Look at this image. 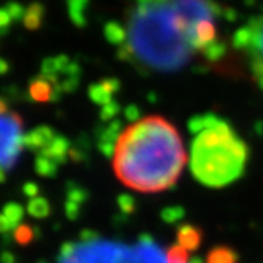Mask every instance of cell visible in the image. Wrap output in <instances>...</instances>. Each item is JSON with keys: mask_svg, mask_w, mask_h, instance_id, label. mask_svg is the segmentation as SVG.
Returning <instances> with one entry per match:
<instances>
[{"mask_svg": "<svg viewBox=\"0 0 263 263\" xmlns=\"http://www.w3.org/2000/svg\"><path fill=\"white\" fill-rule=\"evenodd\" d=\"M200 21L198 0H138L128 14L127 40L118 58L156 71L181 70L197 52Z\"/></svg>", "mask_w": 263, "mask_h": 263, "instance_id": "obj_1", "label": "cell"}, {"mask_svg": "<svg viewBox=\"0 0 263 263\" xmlns=\"http://www.w3.org/2000/svg\"><path fill=\"white\" fill-rule=\"evenodd\" d=\"M185 160L176 127L160 116H147L121 132L112 168L124 185L137 192L156 194L178 182Z\"/></svg>", "mask_w": 263, "mask_h": 263, "instance_id": "obj_2", "label": "cell"}, {"mask_svg": "<svg viewBox=\"0 0 263 263\" xmlns=\"http://www.w3.org/2000/svg\"><path fill=\"white\" fill-rule=\"evenodd\" d=\"M249 157V147L233 127L219 118L211 127L198 132L191 144V172L211 189H222L238 181Z\"/></svg>", "mask_w": 263, "mask_h": 263, "instance_id": "obj_3", "label": "cell"}, {"mask_svg": "<svg viewBox=\"0 0 263 263\" xmlns=\"http://www.w3.org/2000/svg\"><path fill=\"white\" fill-rule=\"evenodd\" d=\"M233 46L248 55L254 81L263 90V14L252 17L233 35Z\"/></svg>", "mask_w": 263, "mask_h": 263, "instance_id": "obj_4", "label": "cell"}, {"mask_svg": "<svg viewBox=\"0 0 263 263\" xmlns=\"http://www.w3.org/2000/svg\"><path fill=\"white\" fill-rule=\"evenodd\" d=\"M55 138V132L48 127V125H40V127H36L35 130L29 132V134L24 135L23 138V143L26 147H29L30 151L33 153H42L43 149L52 143V140Z\"/></svg>", "mask_w": 263, "mask_h": 263, "instance_id": "obj_5", "label": "cell"}, {"mask_svg": "<svg viewBox=\"0 0 263 263\" xmlns=\"http://www.w3.org/2000/svg\"><path fill=\"white\" fill-rule=\"evenodd\" d=\"M176 239H178V244H181V246L189 252L197 251L203 241V230L191 223L179 225L176 229Z\"/></svg>", "mask_w": 263, "mask_h": 263, "instance_id": "obj_6", "label": "cell"}, {"mask_svg": "<svg viewBox=\"0 0 263 263\" xmlns=\"http://www.w3.org/2000/svg\"><path fill=\"white\" fill-rule=\"evenodd\" d=\"M68 153H70V143H68V140L65 137H62V135H55L52 143L48 144L43 149V151L39 153V154L54 160L58 165H62L68 159Z\"/></svg>", "mask_w": 263, "mask_h": 263, "instance_id": "obj_7", "label": "cell"}, {"mask_svg": "<svg viewBox=\"0 0 263 263\" xmlns=\"http://www.w3.org/2000/svg\"><path fill=\"white\" fill-rule=\"evenodd\" d=\"M52 84L49 81H46V78L43 74H39L35 77L29 86V92H30V99L35 102H49L51 100V93H52Z\"/></svg>", "mask_w": 263, "mask_h": 263, "instance_id": "obj_8", "label": "cell"}, {"mask_svg": "<svg viewBox=\"0 0 263 263\" xmlns=\"http://www.w3.org/2000/svg\"><path fill=\"white\" fill-rule=\"evenodd\" d=\"M239 255L229 246H216L206 255V263H238Z\"/></svg>", "mask_w": 263, "mask_h": 263, "instance_id": "obj_9", "label": "cell"}, {"mask_svg": "<svg viewBox=\"0 0 263 263\" xmlns=\"http://www.w3.org/2000/svg\"><path fill=\"white\" fill-rule=\"evenodd\" d=\"M43 14H45V8L42 4L39 2H33L27 11H26V16H24V26L29 29V30H36L42 27V20H43Z\"/></svg>", "mask_w": 263, "mask_h": 263, "instance_id": "obj_10", "label": "cell"}, {"mask_svg": "<svg viewBox=\"0 0 263 263\" xmlns=\"http://www.w3.org/2000/svg\"><path fill=\"white\" fill-rule=\"evenodd\" d=\"M103 33H105V39L111 43V45H116V46H122L127 40V30L118 24V23H108L103 27Z\"/></svg>", "mask_w": 263, "mask_h": 263, "instance_id": "obj_11", "label": "cell"}, {"mask_svg": "<svg viewBox=\"0 0 263 263\" xmlns=\"http://www.w3.org/2000/svg\"><path fill=\"white\" fill-rule=\"evenodd\" d=\"M27 211L32 217L35 219H45L51 214V206L49 201L43 197L32 198L27 204Z\"/></svg>", "mask_w": 263, "mask_h": 263, "instance_id": "obj_12", "label": "cell"}, {"mask_svg": "<svg viewBox=\"0 0 263 263\" xmlns=\"http://www.w3.org/2000/svg\"><path fill=\"white\" fill-rule=\"evenodd\" d=\"M89 99L93 102V103H97V105H108L112 102V92L108 90L105 87L103 83H99V84H92L89 87Z\"/></svg>", "mask_w": 263, "mask_h": 263, "instance_id": "obj_13", "label": "cell"}, {"mask_svg": "<svg viewBox=\"0 0 263 263\" xmlns=\"http://www.w3.org/2000/svg\"><path fill=\"white\" fill-rule=\"evenodd\" d=\"M58 163L54 160L39 154L35 159V172L39 173L40 176H45V178H54L58 175Z\"/></svg>", "mask_w": 263, "mask_h": 263, "instance_id": "obj_14", "label": "cell"}, {"mask_svg": "<svg viewBox=\"0 0 263 263\" xmlns=\"http://www.w3.org/2000/svg\"><path fill=\"white\" fill-rule=\"evenodd\" d=\"M2 214L10 220V223L13 225V229H16L17 225L21 223L23 217H24V208L20 203H8V204H5Z\"/></svg>", "mask_w": 263, "mask_h": 263, "instance_id": "obj_15", "label": "cell"}, {"mask_svg": "<svg viewBox=\"0 0 263 263\" xmlns=\"http://www.w3.org/2000/svg\"><path fill=\"white\" fill-rule=\"evenodd\" d=\"M189 251L181 244H173L166 251V263H189Z\"/></svg>", "mask_w": 263, "mask_h": 263, "instance_id": "obj_16", "label": "cell"}, {"mask_svg": "<svg viewBox=\"0 0 263 263\" xmlns=\"http://www.w3.org/2000/svg\"><path fill=\"white\" fill-rule=\"evenodd\" d=\"M35 233L36 230L32 229L30 225H17L13 232V238L17 244H21V246H27V244L32 242V239L35 238Z\"/></svg>", "mask_w": 263, "mask_h": 263, "instance_id": "obj_17", "label": "cell"}, {"mask_svg": "<svg viewBox=\"0 0 263 263\" xmlns=\"http://www.w3.org/2000/svg\"><path fill=\"white\" fill-rule=\"evenodd\" d=\"M87 198H89V194H87L86 189H83V187L77 185L74 182H68L67 184V200L68 201L83 204V203L87 201Z\"/></svg>", "mask_w": 263, "mask_h": 263, "instance_id": "obj_18", "label": "cell"}, {"mask_svg": "<svg viewBox=\"0 0 263 263\" xmlns=\"http://www.w3.org/2000/svg\"><path fill=\"white\" fill-rule=\"evenodd\" d=\"M162 219L166 223H178L179 220L184 219L185 216V210L182 206H168V208L162 210Z\"/></svg>", "mask_w": 263, "mask_h": 263, "instance_id": "obj_19", "label": "cell"}, {"mask_svg": "<svg viewBox=\"0 0 263 263\" xmlns=\"http://www.w3.org/2000/svg\"><path fill=\"white\" fill-rule=\"evenodd\" d=\"M201 52H203V55H204V58L208 59L210 62H216V61H219V59L222 58V55L225 54V45L216 40L214 43H211V45L206 46Z\"/></svg>", "mask_w": 263, "mask_h": 263, "instance_id": "obj_20", "label": "cell"}, {"mask_svg": "<svg viewBox=\"0 0 263 263\" xmlns=\"http://www.w3.org/2000/svg\"><path fill=\"white\" fill-rule=\"evenodd\" d=\"M118 206L124 214H132L135 211V200L128 194H122L118 197Z\"/></svg>", "mask_w": 263, "mask_h": 263, "instance_id": "obj_21", "label": "cell"}, {"mask_svg": "<svg viewBox=\"0 0 263 263\" xmlns=\"http://www.w3.org/2000/svg\"><path fill=\"white\" fill-rule=\"evenodd\" d=\"M7 11L8 14L11 16V20L14 21H20V20H24V16H26V8L21 5V4H17V2H10L7 5Z\"/></svg>", "mask_w": 263, "mask_h": 263, "instance_id": "obj_22", "label": "cell"}, {"mask_svg": "<svg viewBox=\"0 0 263 263\" xmlns=\"http://www.w3.org/2000/svg\"><path fill=\"white\" fill-rule=\"evenodd\" d=\"M118 112H119V105L116 102H111V103L102 106V115H100V118H102V121H109V119L115 118Z\"/></svg>", "mask_w": 263, "mask_h": 263, "instance_id": "obj_23", "label": "cell"}, {"mask_svg": "<svg viewBox=\"0 0 263 263\" xmlns=\"http://www.w3.org/2000/svg\"><path fill=\"white\" fill-rule=\"evenodd\" d=\"M11 16L8 14L7 8H0V36H5L10 30Z\"/></svg>", "mask_w": 263, "mask_h": 263, "instance_id": "obj_24", "label": "cell"}, {"mask_svg": "<svg viewBox=\"0 0 263 263\" xmlns=\"http://www.w3.org/2000/svg\"><path fill=\"white\" fill-rule=\"evenodd\" d=\"M80 211H81V204L73 203V201H65V214L70 220H77L80 217Z\"/></svg>", "mask_w": 263, "mask_h": 263, "instance_id": "obj_25", "label": "cell"}, {"mask_svg": "<svg viewBox=\"0 0 263 263\" xmlns=\"http://www.w3.org/2000/svg\"><path fill=\"white\" fill-rule=\"evenodd\" d=\"M42 73L43 74H58V64H55V58H46L42 64Z\"/></svg>", "mask_w": 263, "mask_h": 263, "instance_id": "obj_26", "label": "cell"}, {"mask_svg": "<svg viewBox=\"0 0 263 263\" xmlns=\"http://www.w3.org/2000/svg\"><path fill=\"white\" fill-rule=\"evenodd\" d=\"M61 86H62L64 93H65V92H73V90H77V87L80 86V78L67 77V78L61 83Z\"/></svg>", "mask_w": 263, "mask_h": 263, "instance_id": "obj_27", "label": "cell"}, {"mask_svg": "<svg viewBox=\"0 0 263 263\" xmlns=\"http://www.w3.org/2000/svg\"><path fill=\"white\" fill-rule=\"evenodd\" d=\"M23 192L29 198H36V195H39V192H40V187H39V184H35V182H26L23 185Z\"/></svg>", "mask_w": 263, "mask_h": 263, "instance_id": "obj_28", "label": "cell"}, {"mask_svg": "<svg viewBox=\"0 0 263 263\" xmlns=\"http://www.w3.org/2000/svg\"><path fill=\"white\" fill-rule=\"evenodd\" d=\"M55 64H58V71L59 73H67V68H68V65L71 62H70V59L67 58V55L61 54V55H58V58H55Z\"/></svg>", "mask_w": 263, "mask_h": 263, "instance_id": "obj_29", "label": "cell"}, {"mask_svg": "<svg viewBox=\"0 0 263 263\" xmlns=\"http://www.w3.org/2000/svg\"><path fill=\"white\" fill-rule=\"evenodd\" d=\"M125 116H127L128 121L137 122V121H140V109L135 105H130V106L125 108Z\"/></svg>", "mask_w": 263, "mask_h": 263, "instance_id": "obj_30", "label": "cell"}, {"mask_svg": "<svg viewBox=\"0 0 263 263\" xmlns=\"http://www.w3.org/2000/svg\"><path fill=\"white\" fill-rule=\"evenodd\" d=\"M13 229V225L10 223V220L4 216V214H0V233L2 235H8Z\"/></svg>", "mask_w": 263, "mask_h": 263, "instance_id": "obj_31", "label": "cell"}, {"mask_svg": "<svg viewBox=\"0 0 263 263\" xmlns=\"http://www.w3.org/2000/svg\"><path fill=\"white\" fill-rule=\"evenodd\" d=\"M0 263H16V257L11 252H2L0 254Z\"/></svg>", "mask_w": 263, "mask_h": 263, "instance_id": "obj_32", "label": "cell"}, {"mask_svg": "<svg viewBox=\"0 0 263 263\" xmlns=\"http://www.w3.org/2000/svg\"><path fill=\"white\" fill-rule=\"evenodd\" d=\"M8 70H10V65H8V62H7L5 59L0 58V74H5Z\"/></svg>", "mask_w": 263, "mask_h": 263, "instance_id": "obj_33", "label": "cell"}, {"mask_svg": "<svg viewBox=\"0 0 263 263\" xmlns=\"http://www.w3.org/2000/svg\"><path fill=\"white\" fill-rule=\"evenodd\" d=\"M8 112V103L5 99L0 97V115H7Z\"/></svg>", "mask_w": 263, "mask_h": 263, "instance_id": "obj_34", "label": "cell"}, {"mask_svg": "<svg viewBox=\"0 0 263 263\" xmlns=\"http://www.w3.org/2000/svg\"><path fill=\"white\" fill-rule=\"evenodd\" d=\"M5 179H7V176H5V170L2 166H0V182H5Z\"/></svg>", "mask_w": 263, "mask_h": 263, "instance_id": "obj_35", "label": "cell"}, {"mask_svg": "<svg viewBox=\"0 0 263 263\" xmlns=\"http://www.w3.org/2000/svg\"><path fill=\"white\" fill-rule=\"evenodd\" d=\"M189 263H206V261H203V260H201L200 257H194V258H192V260H191Z\"/></svg>", "mask_w": 263, "mask_h": 263, "instance_id": "obj_36", "label": "cell"}, {"mask_svg": "<svg viewBox=\"0 0 263 263\" xmlns=\"http://www.w3.org/2000/svg\"><path fill=\"white\" fill-rule=\"evenodd\" d=\"M39 263H46V261H39Z\"/></svg>", "mask_w": 263, "mask_h": 263, "instance_id": "obj_37", "label": "cell"}]
</instances>
